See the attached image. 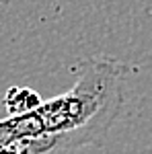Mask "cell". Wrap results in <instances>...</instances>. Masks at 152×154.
I'll use <instances>...</instances> for the list:
<instances>
[{
	"label": "cell",
	"mask_w": 152,
	"mask_h": 154,
	"mask_svg": "<svg viewBox=\"0 0 152 154\" xmlns=\"http://www.w3.org/2000/svg\"><path fill=\"white\" fill-rule=\"evenodd\" d=\"M41 134H43V121L37 107L25 113L8 115L0 121V146H19L27 140L39 138Z\"/></svg>",
	"instance_id": "cell-2"
},
{
	"label": "cell",
	"mask_w": 152,
	"mask_h": 154,
	"mask_svg": "<svg viewBox=\"0 0 152 154\" xmlns=\"http://www.w3.org/2000/svg\"><path fill=\"white\" fill-rule=\"evenodd\" d=\"M132 66L113 58L80 62L76 82L68 93L41 101L37 107L43 134L19 144L21 154H72L101 144L123 105Z\"/></svg>",
	"instance_id": "cell-1"
},
{
	"label": "cell",
	"mask_w": 152,
	"mask_h": 154,
	"mask_svg": "<svg viewBox=\"0 0 152 154\" xmlns=\"http://www.w3.org/2000/svg\"><path fill=\"white\" fill-rule=\"evenodd\" d=\"M39 105H41L39 95L35 91H31V88H25V86H12L4 95V107H6V111L11 115L31 111V109H35Z\"/></svg>",
	"instance_id": "cell-3"
},
{
	"label": "cell",
	"mask_w": 152,
	"mask_h": 154,
	"mask_svg": "<svg viewBox=\"0 0 152 154\" xmlns=\"http://www.w3.org/2000/svg\"><path fill=\"white\" fill-rule=\"evenodd\" d=\"M0 154H21L19 146H0Z\"/></svg>",
	"instance_id": "cell-4"
}]
</instances>
